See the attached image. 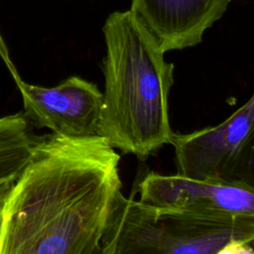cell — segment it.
I'll list each match as a JSON object with an SVG mask.
<instances>
[{
	"label": "cell",
	"instance_id": "6da1fadb",
	"mask_svg": "<svg viewBox=\"0 0 254 254\" xmlns=\"http://www.w3.org/2000/svg\"><path fill=\"white\" fill-rule=\"evenodd\" d=\"M119 161L100 135L38 137L8 193L0 254H101Z\"/></svg>",
	"mask_w": 254,
	"mask_h": 254
},
{
	"label": "cell",
	"instance_id": "7a4b0ae2",
	"mask_svg": "<svg viewBox=\"0 0 254 254\" xmlns=\"http://www.w3.org/2000/svg\"><path fill=\"white\" fill-rule=\"evenodd\" d=\"M102 33L104 91L98 135L114 149L144 160L173 142L169 93L175 65L131 9L109 14Z\"/></svg>",
	"mask_w": 254,
	"mask_h": 254
},
{
	"label": "cell",
	"instance_id": "3957f363",
	"mask_svg": "<svg viewBox=\"0 0 254 254\" xmlns=\"http://www.w3.org/2000/svg\"><path fill=\"white\" fill-rule=\"evenodd\" d=\"M101 254L254 253V218L155 206L121 193Z\"/></svg>",
	"mask_w": 254,
	"mask_h": 254
},
{
	"label": "cell",
	"instance_id": "277c9868",
	"mask_svg": "<svg viewBox=\"0 0 254 254\" xmlns=\"http://www.w3.org/2000/svg\"><path fill=\"white\" fill-rule=\"evenodd\" d=\"M177 174L254 190V92L223 122L175 133Z\"/></svg>",
	"mask_w": 254,
	"mask_h": 254
},
{
	"label": "cell",
	"instance_id": "5b68a950",
	"mask_svg": "<svg viewBox=\"0 0 254 254\" xmlns=\"http://www.w3.org/2000/svg\"><path fill=\"white\" fill-rule=\"evenodd\" d=\"M24 115L38 128L68 137L98 135L103 93L96 84L72 75L58 85L45 87L16 80Z\"/></svg>",
	"mask_w": 254,
	"mask_h": 254
},
{
	"label": "cell",
	"instance_id": "8992f818",
	"mask_svg": "<svg viewBox=\"0 0 254 254\" xmlns=\"http://www.w3.org/2000/svg\"><path fill=\"white\" fill-rule=\"evenodd\" d=\"M138 191L140 201L155 206L254 218V190L244 187L150 172Z\"/></svg>",
	"mask_w": 254,
	"mask_h": 254
},
{
	"label": "cell",
	"instance_id": "52a82bcc",
	"mask_svg": "<svg viewBox=\"0 0 254 254\" xmlns=\"http://www.w3.org/2000/svg\"><path fill=\"white\" fill-rule=\"evenodd\" d=\"M231 0H131L130 9L165 53L198 45Z\"/></svg>",
	"mask_w": 254,
	"mask_h": 254
},
{
	"label": "cell",
	"instance_id": "ba28073f",
	"mask_svg": "<svg viewBox=\"0 0 254 254\" xmlns=\"http://www.w3.org/2000/svg\"><path fill=\"white\" fill-rule=\"evenodd\" d=\"M38 137L24 113L0 117V190L20 176L32 156Z\"/></svg>",
	"mask_w": 254,
	"mask_h": 254
},
{
	"label": "cell",
	"instance_id": "9c48e42d",
	"mask_svg": "<svg viewBox=\"0 0 254 254\" xmlns=\"http://www.w3.org/2000/svg\"><path fill=\"white\" fill-rule=\"evenodd\" d=\"M0 57L2 59V61L4 62V64L7 65L12 77L14 78V80H18L20 79L21 77L19 76L18 72H17V69L15 67V65L13 64L11 59H10V56H9V52H8V48L6 46V43L4 41V39L2 38L1 36V33H0Z\"/></svg>",
	"mask_w": 254,
	"mask_h": 254
},
{
	"label": "cell",
	"instance_id": "30bf717a",
	"mask_svg": "<svg viewBox=\"0 0 254 254\" xmlns=\"http://www.w3.org/2000/svg\"><path fill=\"white\" fill-rule=\"evenodd\" d=\"M13 185V184H12ZM6 187L5 189L0 190V246L2 241V235H3V226H4V215H5V205L8 197V193L10 190L11 186Z\"/></svg>",
	"mask_w": 254,
	"mask_h": 254
}]
</instances>
